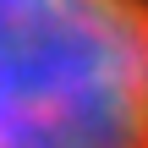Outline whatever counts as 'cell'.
Returning <instances> with one entry per match:
<instances>
[{
	"label": "cell",
	"instance_id": "obj_1",
	"mask_svg": "<svg viewBox=\"0 0 148 148\" xmlns=\"http://www.w3.org/2000/svg\"><path fill=\"white\" fill-rule=\"evenodd\" d=\"M0 148H148V0H0Z\"/></svg>",
	"mask_w": 148,
	"mask_h": 148
}]
</instances>
